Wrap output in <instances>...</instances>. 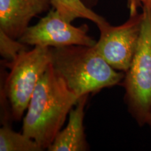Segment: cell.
Here are the masks:
<instances>
[{
    "mask_svg": "<svg viewBox=\"0 0 151 151\" xmlns=\"http://www.w3.org/2000/svg\"><path fill=\"white\" fill-rule=\"evenodd\" d=\"M78 99L50 63L30 99L23 118L22 133L43 150L48 149Z\"/></svg>",
    "mask_w": 151,
    "mask_h": 151,
    "instance_id": "cell-1",
    "label": "cell"
},
{
    "mask_svg": "<svg viewBox=\"0 0 151 151\" xmlns=\"http://www.w3.org/2000/svg\"><path fill=\"white\" fill-rule=\"evenodd\" d=\"M50 50L55 71L78 98L120 85L125 76L111 67L94 46L72 45Z\"/></svg>",
    "mask_w": 151,
    "mask_h": 151,
    "instance_id": "cell-2",
    "label": "cell"
},
{
    "mask_svg": "<svg viewBox=\"0 0 151 151\" xmlns=\"http://www.w3.org/2000/svg\"><path fill=\"white\" fill-rule=\"evenodd\" d=\"M48 47L35 46L22 52L14 60L1 64L10 71L1 70L0 92L6 97L13 121L21 120L37 85L50 64Z\"/></svg>",
    "mask_w": 151,
    "mask_h": 151,
    "instance_id": "cell-3",
    "label": "cell"
},
{
    "mask_svg": "<svg viewBox=\"0 0 151 151\" xmlns=\"http://www.w3.org/2000/svg\"><path fill=\"white\" fill-rule=\"evenodd\" d=\"M139 43L120 85L128 112L140 127L146 125L151 110V11L143 8Z\"/></svg>",
    "mask_w": 151,
    "mask_h": 151,
    "instance_id": "cell-4",
    "label": "cell"
},
{
    "mask_svg": "<svg viewBox=\"0 0 151 151\" xmlns=\"http://www.w3.org/2000/svg\"><path fill=\"white\" fill-rule=\"evenodd\" d=\"M142 20L141 11L129 15L127 21L120 25L107 22L98 27L100 37L94 48L116 70L125 73L129 69L139 43Z\"/></svg>",
    "mask_w": 151,
    "mask_h": 151,
    "instance_id": "cell-5",
    "label": "cell"
},
{
    "mask_svg": "<svg viewBox=\"0 0 151 151\" xmlns=\"http://www.w3.org/2000/svg\"><path fill=\"white\" fill-rule=\"evenodd\" d=\"M88 32L86 24L75 27L52 9L37 24L29 26L18 40L27 46L48 48L72 45L94 46L97 41Z\"/></svg>",
    "mask_w": 151,
    "mask_h": 151,
    "instance_id": "cell-6",
    "label": "cell"
},
{
    "mask_svg": "<svg viewBox=\"0 0 151 151\" xmlns=\"http://www.w3.org/2000/svg\"><path fill=\"white\" fill-rule=\"evenodd\" d=\"M51 6V0H0V30L18 40L32 18Z\"/></svg>",
    "mask_w": 151,
    "mask_h": 151,
    "instance_id": "cell-7",
    "label": "cell"
},
{
    "mask_svg": "<svg viewBox=\"0 0 151 151\" xmlns=\"http://www.w3.org/2000/svg\"><path fill=\"white\" fill-rule=\"evenodd\" d=\"M89 94L81 96L74 106L69 112L67 125L60 130L48 151H86L89 146L85 134L83 120L85 107Z\"/></svg>",
    "mask_w": 151,
    "mask_h": 151,
    "instance_id": "cell-8",
    "label": "cell"
},
{
    "mask_svg": "<svg viewBox=\"0 0 151 151\" xmlns=\"http://www.w3.org/2000/svg\"><path fill=\"white\" fill-rule=\"evenodd\" d=\"M51 4L52 9L70 22L77 18H84L93 22L97 27L108 22L87 6L83 0H51Z\"/></svg>",
    "mask_w": 151,
    "mask_h": 151,
    "instance_id": "cell-9",
    "label": "cell"
},
{
    "mask_svg": "<svg viewBox=\"0 0 151 151\" xmlns=\"http://www.w3.org/2000/svg\"><path fill=\"white\" fill-rule=\"evenodd\" d=\"M43 149L34 139L2 124L0 129V151H41Z\"/></svg>",
    "mask_w": 151,
    "mask_h": 151,
    "instance_id": "cell-10",
    "label": "cell"
},
{
    "mask_svg": "<svg viewBox=\"0 0 151 151\" xmlns=\"http://www.w3.org/2000/svg\"><path fill=\"white\" fill-rule=\"evenodd\" d=\"M27 45L12 39L0 30V55L6 61L14 60L22 52L28 50Z\"/></svg>",
    "mask_w": 151,
    "mask_h": 151,
    "instance_id": "cell-11",
    "label": "cell"
},
{
    "mask_svg": "<svg viewBox=\"0 0 151 151\" xmlns=\"http://www.w3.org/2000/svg\"><path fill=\"white\" fill-rule=\"evenodd\" d=\"M129 15L139 12V9L146 8L151 11V0H125Z\"/></svg>",
    "mask_w": 151,
    "mask_h": 151,
    "instance_id": "cell-12",
    "label": "cell"
},
{
    "mask_svg": "<svg viewBox=\"0 0 151 151\" xmlns=\"http://www.w3.org/2000/svg\"><path fill=\"white\" fill-rule=\"evenodd\" d=\"M83 1L86 4L88 3L90 6H93L96 4V3L97 2V0H83Z\"/></svg>",
    "mask_w": 151,
    "mask_h": 151,
    "instance_id": "cell-13",
    "label": "cell"
},
{
    "mask_svg": "<svg viewBox=\"0 0 151 151\" xmlns=\"http://www.w3.org/2000/svg\"><path fill=\"white\" fill-rule=\"evenodd\" d=\"M146 124H148V125L149 126V127H150V128L151 129V110H150V113H149V114H148V118H147Z\"/></svg>",
    "mask_w": 151,
    "mask_h": 151,
    "instance_id": "cell-14",
    "label": "cell"
}]
</instances>
